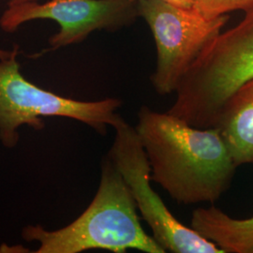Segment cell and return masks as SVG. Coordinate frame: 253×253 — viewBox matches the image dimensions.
Listing matches in <instances>:
<instances>
[{"label":"cell","mask_w":253,"mask_h":253,"mask_svg":"<svg viewBox=\"0 0 253 253\" xmlns=\"http://www.w3.org/2000/svg\"><path fill=\"white\" fill-rule=\"evenodd\" d=\"M134 127L151 181L178 204H214L230 189L237 166L216 126L200 128L142 106Z\"/></svg>","instance_id":"1"},{"label":"cell","mask_w":253,"mask_h":253,"mask_svg":"<svg viewBox=\"0 0 253 253\" xmlns=\"http://www.w3.org/2000/svg\"><path fill=\"white\" fill-rule=\"evenodd\" d=\"M132 1L138 2L139 0H132ZM163 1L184 9H192V0H163Z\"/></svg>","instance_id":"11"},{"label":"cell","mask_w":253,"mask_h":253,"mask_svg":"<svg viewBox=\"0 0 253 253\" xmlns=\"http://www.w3.org/2000/svg\"><path fill=\"white\" fill-rule=\"evenodd\" d=\"M216 127L235 165H253V79L226 100Z\"/></svg>","instance_id":"8"},{"label":"cell","mask_w":253,"mask_h":253,"mask_svg":"<svg viewBox=\"0 0 253 253\" xmlns=\"http://www.w3.org/2000/svg\"><path fill=\"white\" fill-rule=\"evenodd\" d=\"M18 54L16 46L9 58L0 60V141L5 147L16 146L24 125L42 129L44 118L73 119L104 135L120 117L119 99L74 100L28 81L21 73Z\"/></svg>","instance_id":"4"},{"label":"cell","mask_w":253,"mask_h":253,"mask_svg":"<svg viewBox=\"0 0 253 253\" xmlns=\"http://www.w3.org/2000/svg\"><path fill=\"white\" fill-rule=\"evenodd\" d=\"M253 79V9L219 35L200 54L182 78L167 111L191 126H217L226 100Z\"/></svg>","instance_id":"3"},{"label":"cell","mask_w":253,"mask_h":253,"mask_svg":"<svg viewBox=\"0 0 253 253\" xmlns=\"http://www.w3.org/2000/svg\"><path fill=\"white\" fill-rule=\"evenodd\" d=\"M192 9L208 18L225 15L235 10L253 9V0H192Z\"/></svg>","instance_id":"10"},{"label":"cell","mask_w":253,"mask_h":253,"mask_svg":"<svg viewBox=\"0 0 253 253\" xmlns=\"http://www.w3.org/2000/svg\"><path fill=\"white\" fill-rule=\"evenodd\" d=\"M190 227L224 253H253V217L238 219L214 206L198 208Z\"/></svg>","instance_id":"9"},{"label":"cell","mask_w":253,"mask_h":253,"mask_svg":"<svg viewBox=\"0 0 253 253\" xmlns=\"http://www.w3.org/2000/svg\"><path fill=\"white\" fill-rule=\"evenodd\" d=\"M12 1H16V2H22V1H38V0H12Z\"/></svg>","instance_id":"13"},{"label":"cell","mask_w":253,"mask_h":253,"mask_svg":"<svg viewBox=\"0 0 253 253\" xmlns=\"http://www.w3.org/2000/svg\"><path fill=\"white\" fill-rule=\"evenodd\" d=\"M12 54V50L11 51H7V50H3L0 49V60L9 58V56Z\"/></svg>","instance_id":"12"},{"label":"cell","mask_w":253,"mask_h":253,"mask_svg":"<svg viewBox=\"0 0 253 253\" xmlns=\"http://www.w3.org/2000/svg\"><path fill=\"white\" fill-rule=\"evenodd\" d=\"M138 16L148 25L157 48L151 83L160 95L174 93L191 65L226 25L228 14L208 18L195 9L163 0H139Z\"/></svg>","instance_id":"5"},{"label":"cell","mask_w":253,"mask_h":253,"mask_svg":"<svg viewBox=\"0 0 253 253\" xmlns=\"http://www.w3.org/2000/svg\"><path fill=\"white\" fill-rule=\"evenodd\" d=\"M96 195L79 217L57 230L27 226L22 236L37 242L36 253H81L90 250L126 253H165L140 222L134 200L115 164L103 158Z\"/></svg>","instance_id":"2"},{"label":"cell","mask_w":253,"mask_h":253,"mask_svg":"<svg viewBox=\"0 0 253 253\" xmlns=\"http://www.w3.org/2000/svg\"><path fill=\"white\" fill-rule=\"evenodd\" d=\"M138 16L137 2L132 0H48L16 2L10 0L0 17L4 32H15L34 20H52L59 30L50 37L42 53L80 43L96 31H118L129 26Z\"/></svg>","instance_id":"7"},{"label":"cell","mask_w":253,"mask_h":253,"mask_svg":"<svg viewBox=\"0 0 253 253\" xmlns=\"http://www.w3.org/2000/svg\"><path fill=\"white\" fill-rule=\"evenodd\" d=\"M115 137L107 154L126 182L141 217L154 239L167 253H224L174 217L151 186V170L136 132L121 116L112 126Z\"/></svg>","instance_id":"6"}]
</instances>
